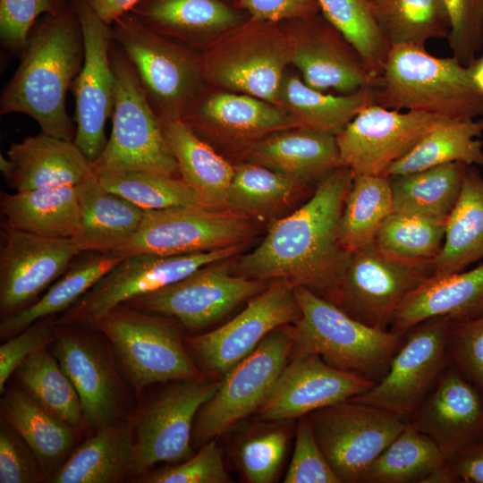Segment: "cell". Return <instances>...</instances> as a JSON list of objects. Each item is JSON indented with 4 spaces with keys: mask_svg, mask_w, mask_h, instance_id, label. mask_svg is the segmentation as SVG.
Masks as SVG:
<instances>
[{
    "mask_svg": "<svg viewBox=\"0 0 483 483\" xmlns=\"http://www.w3.org/2000/svg\"><path fill=\"white\" fill-rule=\"evenodd\" d=\"M450 322L445 317H436L411 328L386 375L351 400L387 410L404 420L412 417L450 363Z\"/></svg>",
    "mask_w": 483,
    "mask_h": 483,
    "instance_id": "cell-17",
    "label": "cell"
},
{
    "mask_svg": "<svg viewBox=\"0 0 483 483\" xmlns=\"http://www.w3.org/2000/svg\"><path fill=\"white\" fill-rule=\"evenodd\" d=\"M123 258L113 252L80 253L37 301L1 318V340L5 341L39 319L54 318L68 309Z\"/></svg>",
    "mask_w": 483,
    "mask_h": 483,
    "instance_id": "cell-35",
    "label": "cell"
},
{
    "mask_svg": "<svg viewBox=\"0 0 483 483\" xmlns=\"http://www.w3.org/2000/svg\"><path fill=\"white\" fill-rule=\"evenodd\" d=\"M55 324V323H54ZM95 328L55 325L51 352L74 386L91 432L126 419L129 393L114 352Z\"/></svg>",
    "mask_w": 483,
    "mask_h": 483,
    "instance_id": "cell-13",
    "label": "cell"
},
{
    "mask_svg": "<svg viewBox=\"0 0 483 483\" xmlns=\"http://www.w3.org/2000/svg\"><path fill=\"white\" fill-rule=\"evenodd\" d=\"M446 462L436 443L407 422L369 465L361 483H423Z\"/></svg>",
    "mask_w": 483,
    "mask_h": 483,
    "instance_id": "cell-44",
    "label": "cell"
},
{
    "mask_svg": "<svg viewBox=\"0 0 483 483\" xmlns=\"http://www.w3.org/2000/svg\"><path fill=\"white\" fill-rule=\"evenodd\" d=\"M434 273V261L400 258L375 242L351 252L343 276L328 301L353 318L389 329L406 296Z\"/></svg>",
    "mask_w": 483,
    "mask_h": 483,
    "instance_id": "cell-12",
    "label": "cell"
},
{
    "mask_svg": "<svg viewBox=\"0 0 483 483\" xmlns=\"http://www.w3.org/2000/svg\"><path fill=\"white\" fill-rule=\"evenodd\" d=\"M483 117L445 121L430 130L403 157L385 173L406 175L450 163L483 165Z\"/></svg>",
    "mask_w": 483,
    "mask_h": 483,
    "instance_id": "cell-38",
    "label": "cell"
},
{
    "mask_svg": "<svg viewBox=\"0 0 483 483\" xmlns=\"http://www.w3.org/2000/svg\"><path fill=\"white\" fill-rule=\"evenodd\" d=\"M297 420L293 453L284 482L342 483L320 449L309 417Z\"/></svg>",
    "mask_w": 483,
    "mask_h": 483,
    "instance_id": "cell-52",
    "label": "cell"
},
{
    "mask_svg": "<svg viewBox=\"0 0 483 483\" xmlns=\"http://www.w3.org/2000/svg\"><path fill=\"white\" fill-rule=\"evenodd\" d=\"M435 386L409 423L449 461L483 433V394L451 363Z\"/></svg>",
    "mask_w": 483,
    "mask_h": 483,
    "instance_id": "cell-24",
    "label": "cell"
},
{
    "mask_svg": "<svg viewBox=\"0 0 483 483\" xmlns=\"http://www.w3.org/2000/svg\"><path fill=\"white\" fill-rule=\"evenodd\" d=\"M227 208L252 220H275L308 186L257 163L233 165Z\"/></svg>",
    "mask_w": 483,
    "mask_h": 483,
    "instance_id": "cell-40",
    "label": "cell"
},
{
    "mask_svg": "<svg viewBox=\"0 0 483 483\" xmlns=\"http://www.w3.org/2000/svg\"><path fill=\"white\" fill-rule=\"evenodd\" d=\"M300 317L294 288L285 280H273L233 318L216 329L187 337L184 342L205 377L221 380L270 332L294 324Z\"/></svg>",
    "mask_w": 483,
    "mask_h": 483,
    "instance_id": "cell-15",
    "label": "cell"
},
{
    "mask_svg": "<svg viewBox=\"0 0 483 483\" xmlns=\"http://www.w3.org/2000/svg\"><path fill=\"white\" fill-rule=\"evenodd\" d=\"M375 103L394 110L461 121L483 116V92L468 67L425 47L391 46L375 87Z\"/></svg>",
    "mask_w": 483,
    "mask_h": 483,
    "instance_id": "cell-3",
    "label": "cell"
},
{
    "mask_svg": "<svg viewBox=\"0 0 483 483\" xmlns=\"http://www.w3.org/2000/svg\"><path fill=\"white\" fill-rule=\"evenodd\" d=\"M445 231V223L393 212L381 224L375 243L400 258L434 261L442 249Z\"/></svg>",
    "mask_w": 483,
    "mask_h": 483,
    "instance_id": "cell-48",
    "label": "cell"
},
{
    "mask_svg": "<svg viewBox=\"0 0 483 483\" xmlns=\"http://www.w3.org/2000/svg\"><path fill=\"white\" fill-rule=\"evenodd\" d=\"M191 126L212 129L238 140H258L296 128L292 114L278 105L246 94L215 93L193 102L182 118Z\"/></svg>",
    "mask_w": 483,
    "mask_h": 483,
    "instance_id": "cell-28",
    "label": "cell"
},
{
    "mask_svg": "<svg viewBox=\"0 0 483 483\" xmlns=\"http://www.w3.org/2000/svg\"><path fill=\"white\" fill-rule=\"evenodd\" d=\"M0 411L1 419L30 447L49 482L75 449L78 433L20 385L5 388Z\"/></svg>",
    "mask_w": 483,
    "mask_h": 483,
    "instance_id": "cell-30",
    "label": "cell"
},
{
    "mask_svg": "<svg viewBox=\"0 0 483 483\" xmlns=\"http://www.w3.org/2000/svg\"><path fill=\"white\" fill-rule=\"evenodd\" d=\"M320 13L355 49L377 78L382 72L390 46L374 17L369 0H318Z\"/></svg>",
    "mask_w": 483,
    "mask_h": 483,
    "instance_id": "cell-45",
    "label": "cell"
},
{
    "mask_svg": "<svg viewBox=\"0 0 483 483\" xmlns=\"http://www.w3.org/2000/svg\"><path fill=\"white\" fill-rule=\"evenodd\" d=\"M0 317L33 303L82 253L73 239H54L1 225Z\"/></svg>",
    "mask_w": 483,
    "mask_h": 483,
    "instance_id": "cell-21",
    "label": "cell"
},
{
    "mask_svg": "<svg viewBox=\"0 0 483 483\" xmlns=\"http://www.w3.org/2000/svg\"><path fill=\"white\" fill-rule=\"evenodd\" d=\"M394 212L391 179L354 174L339 224V241L350 252L375 242L384 220Z\"/></svg>",
    "mask_w": 483,
    "mask_h": 483,
    "instance_id": "cell-41",
    "label": "cell"
},
{
    "mask_svg": "<svg viewBox=\"0 0 483 483\" xmlns=\"http://www.w3.org/2000/svg\"><path fill=\"white\" fill-rule=\"evenodd\" d=\"M163 132L177 164L180 178L204 207L228 209L227 191L234 167L201 140L182 119H160Z\"/></svg>",
    "mask_w": 483,
    "mask_h": 483,
    "instance_id": "cell-32",
    "label": "cell"
},
{
    "mask_svg": "<svg viewBox=\"0 0 483 483\" xmlns=\"http://www.w3.org/2000/svg\"><path fill=\"white\" fill-rule=\"evenodd\" d=\"M318 15L300 19L292 33V63L300 70L310 88L335 89L351 94L376 87L377 78L367 68L355 49L325 19Z\"/></svg>",
    "mask_w": 483,
    "mask_h": 483,
    "instance_id": "cell-23",
    "label": "cell"
},
{
    "mask_svg": "<svg viewBox=\"0 0 483 483\" xmlns=\"http://www.w3.org/2000/svg\"><path fill=\"white\" fill-rule=\"evenodd\" d=\"M329 465L342 483H360L407 422L374 405L343 401L307 415Z\"/></svg>",
    "mask_w": 483,
    "mask_h": 483,
    "instance_id": "cell-16",
    "label": "cell"
},
{
    "mask_svg": "<svg viewBox=\"0 0 483 483\" xmlns=\"http://www.w3.org/2000/svg\"><path fill=\"white\" fill-rule=\"evenodd\" d=\"M97 175L106 189L143 210L203 206L196 193L180 177L147 171L104 173Z\"/></svg>",
    "mask_w": 483,
    "mask_h": 483,
    "instance_id": "cell-46",
    "label": "cell"
},
{
    "mask_svg": "<svg viewBox=\"0 0 483 483\" xmlns=\"http://www.w3.org/2000/svg\"><path fill=\"white\" fill-rule=\"evenodd\" d=\"M174 320L121 305L93 327L109 342L137 397L153 385L206 377L190 355Z\"/></svg>",
    "mask_w": 483,
    "mask_h": 483,
    "instance_id": "cell-5",
    "label": "cell"
},
{
    "mask_svg": "<svg viewBox=\"0 0 483 483\" xmlns=\"http://www.w3.org/2000/svg\"><path fill=\"white\" fill-rule=\"evenodd\" d=\"M468 166L456 162L389 176L394 212L445 224L458 200Z\"/></svg>",
    "mask_w": 483,
    "mask_h": 483,
    "instance_id": "cell-39",
    "label": "cell"
},
{
    "mask_svg": "<svg viewBox=\"0 0 483 483\" xmlns=\"http://www.w3.org/2000/svg\"><path fill=\"white\" fill-rule=\"evenodd\" d=\"M445 121L448 119L431 114L369 105L335 136L342 165L353 174L384 175Z\"/></svg>",
    "mask_w": 483,
    "mask_h": 483,
    "instance_id": "cell-20",
    "label": "cell"
},
{
    "mask_svg": "<svg viewBox=\"0 0 483 483\" xmlns=\"http://www.w3.org/2000/svg\"><path fill=\"white\" fill-rule=\"evenodd\" d=\"M72 0H0L2 45L21 56L32 27L41 14H56Z\"/></svg>",
    "mask_w": 483,
    "mask_h": 483,
    "instance_id": "cell-51",
    "label": "cell"
},
{
    "mask_svg": "<svg viewBox=\"0 0 483 483\" xmlns=\"http://www.w3.org/2000/svg\"><path fill=\"white\" fill-rule=\"evenodd\" d=\"M378 28L389 46L425 47L446 38L450 21L443 0H369Z\"/></svg>",
    "mask_w": 483,
    "mask_h": 483,
    "instance_id": "cell-42",
    "label": "cell"
},
{
    "mask_svg": "<svg viewBox=\"0 0 483 483\" xmlns=\"http://www.w3.org/2000/svg\"><path fill=\"white\" fill-rule=\"evenodd\" d=\"M0 211L2 225L41 237L72 239L80 227L75 186L2 192Z\"/></svg>",
    "mask_w": 483,
    "mask_h": 483,
    "instance_id": "cell-33",
    "label": "cell"
},
{
    "mask_svg": "<svg viewBox=\"0 0 483 483\" xmlns=\"http://www.w3.org/2000/svg\"><path fill=\"white\" fill-rule=\"evenodd\" d=\"M447 356L449 362L483 394V315L450 322Z\"/></svg>",
    "mask_w": 483,
    "mask_h": 483,
    "instance_id": "cell-53",
    "label": "cell"
},
{
    "mask_svg": "<svg viewBox=\"0 0 483 483\" xmlns=\"http://www.w3.org/2000/svg\"><path fill=\"white\" fill-rule=\"evenodd\" d=\"M275 24L249 19L201 56L204 80L276 105L293 38Z\"/></svg>",
    "mask_w": 483,
    "mask_h": 483,
    "instance_id": "cell-11",
    "label": "cell"
},
{
    "mask_svg": "<svg viewBox=\"0 0 483 483\" xmlns=\"http://www.w3.org/2000/svg\"><path fill=\"white\" fill-rule=\"evenodd\" d=\"M481 315L483 263L470 270L429 277L406 296L389 329L404 335L428 318L445 317L452 322H461Z\"/></svg>",
    "mask_w": 483,
    "mask_h": 483,
    "instance_id": "cell-26",
    "label": "cell"
},
{
    "mask_svg": "<svg viewBox=\"0 0 483 483\" xmlns=\"http://www.w3.org/2000/svg\"><path fill=\"white\" fill-rule=\"evenodd\" d=\"M113 40L133 66L143 90L160 119H182L196 100L201 57L143 24L131 12L111 26Z\"/></svg>",
    "mask_w": 483,
    "mask_h": 483,
    "instance_id": "cell-7",
    "label": "cell"
},
{
    "mask_svg": "<svg viewBox=\"0 0 483 483\" xmlns=\"http://www.w3.org/2000/svg\"><path fill=\"white\" fill-rule=\"evenodd\" d=\"M111 61L116 83L113 129L100 156L92 163L93 171L97 174L147 171L180 177L160 118L133 66L114 40Z\"/></svg>",
    "mask_w": 483,
    "mask_h": 483,
    "instance_id": "cell-6",
    "label": "cell"
},
{
    "mask_svg": "<svg viewBox=\"0 0 483 483\" xmlns=\"http://www.w3.org/2000/svg\"><path fill=\"white\" fill-rule=\"evenodd\" d=\"M84 38V61L72 82L75 97L74 143L93 163L107 140L106 125L112 116L116 83L111 61L113 35L86 0H72Z\"/></svg>",
    "mask_w": 483,
    "mask_h": 483,
    "instance_id": "cell-19",
    "label": "cell"
},
{
    "mask_svg": "<svg viewBox=\"0 0 483 483\" xmlns=\"http://www.w3.org/2000/svg\"><path fill=\"white\" fill-rule=\"evenodd\" d=\"M84 61V38L72 1L56 14H46L30 31L21 63L3 89L0 114L31 117L41 132L74 140L66 94Z\"/></svg>",
    "mask_w": 483,
    "mask_h": 483,
    "instance_id": "cell-2",
    "label": "cell"
},
{
    "mask_svg": "<svg viewBox=\"0 0 483 483\" xmlns=\"http://www.w3.org/2000/svg\"><path fill=\"white\" fill-rule=\"evenodd\" d=\"M245 245L182 255L123 256L80 300L54 318V323L94 327L113 309L177 283L205 266L231 259Z\"/></svg>",
    "mask_w": 483,
    "mask_h": 483,
    "instance_id": "cell-10",
    "label": "cell"
},
{
    "mask_svg": "<svg viewBox=\"0 0 483 483\" xmlns=\"http://www.w3.org/2000/svg\"><path fill=\"white\" fill-rule=\"evenodd\" d=\"M450 30L446 38L453 56L469 67L483 47V0H443Z\"/></svg>",
    "mask_w": 483,
    "mask_h": 483,
    "instance_id": "cell-50",
    "label": "cell"
},
{
    "mask_svg": "<svg viewBox=\"0 0 483 483\" xmlns=\"http://www.w3.org/2000/svg\"><path fill=\"white\" fill-rule=\"evenodd\" d=\"M132 444L131 416L94 432L72 452L49 482H120L128 477Z\"/></svg>",
    "mask_w": 483,
    "mask_h": 483,
    "instance_id": "cell-34",
    "label": "cell"
},
{
    "mask_svg": "<svg viewBox=\"0 0 483 483\" xmlns=\"http://www.w3.org/2000/svg\"><path fill=\"white\" fill-rule=\"evenodd\" d=\"M295 344L293 324L270 332L220 381L216 394L199 410L191 444L201 447L258 411L270 395Z\"/></svg>",
    "mask_w": 483,
    "mask_h": 483,
    "instance_id": "cell-8",
    "label": "cell"
},
{
    "mask_svg": "<svg viewBox=\"0 0 483 483\" xmlns=\"http://www.w3.org/2000/svg\"><path fill=\"white\" fill-rule=\"evenodd\" d=\"M256 234L253 220L233 210L179 206L146 210L137 232L114 253L204 252L247 244Z\"/></svg>",
    "mask_w": 483,
    "mask_h": 483,
    "instance_id": "cell-14",
    "label": "cell"
},
{
    "mask_svg": "<svg viewBox=\"0 0 483 483\" xmlns=\"http://www.w3.org/2000/svg\"><path fill=\"white\" fill-rule=\"evenodd\" d=\"M375 103V87L343 96L309 87L294 75H284L276 105L292 115L296 128L337 135L365 106Z\"/></svg>",
    "mask_w": 483,
    "mask_h": 483,
    "instance_id": "cell-37",
    "label": "cell"
},
{
    "mask_svg": "<svg viewBox=\"0 0 483 483\" xmlns=\"http://www.w3.org/2000/svg\"><path fill=\"white\" fill-rule=\"evenodd\" d=\"M75 188L80 227L74 242L81 252L114 253L137 232L146 210L106 189L93 170Z\"/></svg>",
    "mask_w": 483,
    "mask_h": 483,
    "instance_id": "cell-27",
    "label": "cell"
},
{
    "mask_svg": "<svg viewBox=\"0 0 483 483\" xmlns=\"http://www.w3.org/2000/svg\"><path fill=\"white\" fill-rule=\"evenodd\" d=\"M140 483H228L231 482L217 438L203 445L190 458L148 471L133 480Z\"/></svg>",
    "mask_w": 483,
    "mask_h": 483,
    "instance_id": "cell-49",
    "label": "cell"
},
{
    "mask_svg": "<svg viewBox=\"0 0 483 483\" xmlns=\"http://www.w3.org/2000/svg\"><path fill=\"white\" fill-rule=\"evenodd\" d=\"M228 260L205 266L177 283L123 305L173 318L188 331H199L262 292L271 282L234 275Z\"/></svg>",
    "mask_w": 483,
    "mask_h": 483,
    "instance_id": "cell-18",
    "label": "cell"
},
{
    "mask_svg": "<svg viewBox=\"0 0 483 483\" xmlns=\"http://www.w3.org/2000/svg\"><path fill=\"white\" fill-rule=\"evenodd\" d=\"M301 309L292 356L315 353L342 371L378 382L404 335L368 326L305 287H295Z\"/></svg>",
    "mask_w": 483,
    "mask_h": 483,
    "instance_id": "cell-4",
    "label": "cell"
},
{
    "mask_svg": "<svg viewBox=\"0 0 483 483\" xmlns=\"http://www.w3.org/2000/svg\"><path fill=\"white\" fill-rule=\"evenodd\" d=\"M468 68L473 82L483 92V56L477 58Z\"/></svg>",
    "mask_w": 483,
    "mask_h": 483,
    "instance_id": "cell-59",
    "label": "cell"
},
{
    "mask_svg": "<svg viewBox=\"0 0 483 483\" xmlns=\"http://www.w3.org/2000/svg\"><path fill=\"white\" fill-rule=\"evenodd\" d=\"M375 384L328 365L318 354L292 356L258 415L261 420H294L322 407L351 400Z\"/></svg>",
    "mask_w": 483,
    "mask_h": 483,
    "instance_id": "cell-22",
    "label": "cell"
},
{
    "mask_svg": "<svg viewBox=\"0 0 483 483\" xmlns=\"http://www.w3.org/2000/svg\"><path fill=\"white\" fill-rule=\"evenodd\" d=\"M353 173L339 166L315 185L310 198L290 215L271 221L263 241L232 265L234 275L305 287L328 300L351 252L339 241V224Z\"/></svg>",
    "mask_w": 483,
    "mask_h": 483,
    "instance_id": "cell-1",
    "label": "cell"
},
{
    "mask_svg": "<svg viewBox=\"0 0 483 483\" xmlns=\"http://www.w3.org/2000/svg\"><path fill=\"white\" fill-rule=\"evenodd\" d=\"M238 1H240V0H238Z\"/></svg>",
    "mask_w": 483,
    "mask_h": 483,
    "instance_id": "cell-60",
    "label": "cell"
},
{
    "mask_svg": "<svg viewBox=\"0 0 483 483\" xmlns=\"http://www.w3.org/2000/svg\"><path fill=\"white\" fill-rule=\"evenodd\" d=\"M13 375L24 390L78 434L89 430L77 391L48 347L31 354Z\"/></svg>",
    "mask_w": 483,
    "mask_h": 483,
    "instance_id": "cell-43",
    "label": "cell"
},
{
    "mask_svg": "<svg viewBox=\"0 0 483 483\" xmlns=\"http://www.w3.org/2000/svg\"><path fill=\"white\" fill-rule=\"evenodd\" d=\"M55 339L54 318L39 319L0 346V393L17 368L36 352L51 345Z\"/></svg>",
    "mask_w": 483,
    "mask_h": 483,
    "instance_id": "cell-55",
    "label": "cell"
},
{
    "mask_svg": "<svg viewBox=\"0 0 483 483\" xmlns=\"http://www.w3.org/2000/svg\"><path fill=\"white\" fill-rule=\"evenodd\" d=\"M250 19L259 22L306 19L320 13L318 0H240Z\"/></svg>",
    "mask_w": 483,
    "mask_h": 483,
    "instance_id": "cell-56",
    "label": "cell"
},
{
    "mask_svg": "<svg viewBox=\"0 0 483 483\" xmlns=\"http://www.w3.org/2000/svg\"><path fill=\"white\" fill-rule=\"evenodd\" d=\"M7 157L12 166L5 178L15 191L75 186L93 170L73 140L44 132L13 142Z\"/></svg>",
    "mask_w": 483,
    "mask_h": 483,
    "instance_id": "cell-25",
    "label": "cell"
},
{
    "mask_svg": "<svg viewBox=\"0 0 483 483\" xmlns=\"http://www.w3.org/2000/svg\"><path fill=\"white\" fill-rule=\"evenodd\" d=\"M47 477L24 439L5 421L0 424V483H38Z\"/></svg>",
    "mask_w": 483,
    "mask_h": 483,
    "instance_id": "cell-54",
    "label": "cell"
},
{
    "mask_svg": "<svg viewBox=\"0 0 483 483\" xmlns=\"http://www.w3.org/2000/svg\"><path fill=\"white\" fill-rule=\"evenodd\" d=\"M97 15L107 25L131 12L140 0H86Z\"/></svg>",
    "mask_w": 483,
    "mask_h": 483,
    "instance_id": "cell-58",
    "label": "cell"
},
{
    "mask_svg": "<svg viewBox=\"0 0 483 483\" xmlns=\"http://www.w3.org/2000/svg\"><path fill=\"white\" fill-rule=\"evenodd\" d=\"M131 12L155 32L190 44L245 22L222 0H140Z\"/></svg>",
    "mask_w": 483,
    "mask_h": 483,
    "instance_id": "cell-31",
    "label": "cell"
},
{
    "mask_svg": "<svg viewBox=\"0 0 483 483\" xmlns=\"http://www.w3.org/2000/svg\"><path fill=\"white\" fill-rule=\"evenodd\" d=\"M250 157L305 185L316 184L342 166L335 135L299 127L263 138L252 148Z\"/></svg>",
    "mask_w": 483,
    "mask_h": 483,
    "instance_id": "cell-29",
    "label": "cell"
},
{
    "mask_svg": "<svg viewBox=\"0 0 483 483\" xmlns=\"http://www.w3.org/2000/svg\"><path fill=\"white\" fill-rule=\"evenodd\" d=\"M482 258L483 177L477 165H469L458 200L445 223L432 276L461 272Z\"/></svg>",
    "mask_w": 483,
    "mask_h": 483,
    "instance_id": "cell-36",
    "label": "cell"
},
{
    "mask_svg": "<svg viewBox=\"0 0 483 483\" xmlns=\"http://www.w3.org/2000/svg\"><path fill=\"white\" fill-rule=\"evenodd\" d=\"M290 421H267L243 435L234 448V462L249 483L275 480L287 452Z\"/></svg>",
    "mask_w": 483,
    "mask_h": 483,
    "instance_id": "cell-47",
    "label": "cell"
},
{
    "mask_svg": "<svg viewBox=\"0 0 483 483\" xmlns=\"http://www.w3.org/2000/svg\"><path fill=\"white\" fill-rule=\"evenodd\" d=\"M221 380L208 377L165 383L131 415L132 454L128 477L135 479L154 465L179 463L193 455L192 428L200 407Z\"/></svg>",
    "mask_w": 483,
    "mask_h": 483,
    "instance_id": "cell-9",
    "label": "cell"
},
{
    "mask_svg": "<svg viewBox=\"0 0 483 483\" xmlns=\"http://www.w3.org/2000/svg\"><path fill=\"white\" fill-rule=\"evenodd\" d=\"M447 463L458 482L483 483V441L469 444Z\"/></svg>",
    "mask_w": 483,
    "mask_h": 483,
    "instance_id": "cell-57",
    "label": "cell"
}]
</instances>
